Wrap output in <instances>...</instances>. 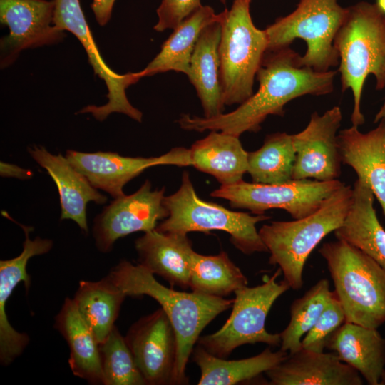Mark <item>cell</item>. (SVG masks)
<instances>
[{
  "instance_id": "35",
  "label": "cell",
  "mask_w": 385,
  "mask_h": 385,
  "mask_svg": "<svg viewBox=\"0 0 385 385\" xmlns=\"http://www.w3.org/2000/svg\"><path fill=\"white\" fill-rule=\"evenodd\" d=\"M202 5L200 0H162L156 12V31L175 29L185 19L195 12Z\"/></svg>"
},
{
  "instance_id": "4",
  "label": "cell",
  "mask_w": 385,
  "mask_h": 385,
  "mask_svg": "<svg viewBox=\"0 0 385 385\" xmlns=\"http://www.w3.org/2000/svg\"><path fill=\"white\" fill-rule=\"evenodd\" d=\"M352 192V188L344 184L311 215L293 221H272L259 230L270 253L269 263L279 266L291 289L302 287L307 260L322 240L343 223Z\"/></svg>"
},
{
  "instance_id": "25",
  "label": "cell",
  "mask_w": 385,
  "mask_h": 385,
  "mask_svg": "<svg viewBox=\"0 0 385 385\" xmlns=\"http://www.w3.org/2000/svg\"><path fill=\"white\" fill-rule=\"evenodd\" d=\"M189 150L192 165L213 176L220 185L236 183L247 172L248 152L237 136L212 130Z\"/></svg>"
},
{
  "instance_id": "13",
  "label": "cell",
  "mask_w": 385,
  "mask_h": 385,
  "mask_svg": "<svg viewBox=\"0 0 385 385\" xmlns=\"http://www.w3.org/2000/svg\"><path fill=\"white\" fill-rule=\"evenodd\" d=\"M165 187L152 190L146 180L131 195L115 198L93 220V236L97 249L109 252L120 238L133 232L153 230L169 215L163 200Z\"/></svg>"
},
{
  "instance_id": "19",
  "label": "cell",
  "mask_w": 385,
  "mask_h": 385,
  "mask_svg": "<svg viewBox=\"0 0 385 385\" xmlns=\"http://www.w3.org/2000/svg\"><path fill=\"white\" fill-rule=\"evenodd\" d=\"M270 385H362L355 369L337 354L317 352L302 348L288 354L274 368L265 372Z\"/></svg>"
},
{
  "instance_id": "23",
  "label": "cell",
  "mask_w": 385,
  "mask_h": 385,
  "mask_svg": "<svg viewBox=\"0 0 385 385\" xmlns=\"http://www.w3.org/2000/svg\"><path fill=\"white\" fill-rule=\"evenodd\" d=\"M350 207L343 223L334 231L337 240L359 249L385 268V230L374 207V195L358 178L352 188Z\"/></svg>"
},
{
  "instance_id": "14",
  "label": "cell",
  "mask_w": 385,
  "mask_h": 385,
  "mask_svg": "<svg viewBox=\"0 0 385 385\" xmlns=\"http://www.w3.org/2000/svg\"><path fill=\"white\" fill-rule=\"evenodd\" d=\"M342 120L339 106L322 115L314 112L307 127L292 135L296 153L292 180H336L341 173L342 159L337 131Z\"/></svg>"
},
{
  "instance_id": "40",
  "label": "cell",
  "mask_w": 385,
  "mask_h": 385,
  "mask_svg": "<svg viewBox=\"0 0 385 385\" xmlns=\"http://www.w3.org/2000/svg\"><path fill=\"white\" fill-rule=\"evenodd\" d=\"M380 385H385V370L383 372V374L381 376V379L379 383Z\"/></svg>"
},
{
  "instance_id": "28",
  "label": "cell",
  "mask_w": 385,
  "mask_h": 385,
  "mask_svg": "<svg viewBox=\"0 0 385 385\" xmlns=\"http://www.w3.org/2000/svg\"><path fill=\"white\" fill-rule=\"evenodd\" d=\"M220 21L210 6H203L185 19L163 42L160 52L143 69V77L173 71L188 76L190 59L202 31Z\"/></svg>"
},
{
  "instance_id": "6",
  "label": "cell",
  "mask_w": 385,
  "mask_h": 385,
  "mask_svg": "<svg viewBox=\"0 0 385 385\" xmlns=\"http://www.w3.org/2000/svg\"><path fill=\"white\" fill-rule=\"evenodd\" d=\"M251 1L234 0L230 9L220 13V80L225 106L240 105L254 93L255 78L267 52V36L253 24Z\"/></svg>"
},
{
  "instance_id": "18",
  "label": "cell",
  "mask_w": 385,
  "mask_h": 385,
  "mask_svg": "<svg viewBox=\"0 0 385 385\" xmlns=\"http://www.w3.org/2000/svg\"><path fill=\"white\" fill-rule=\"evenodd\" d=\"M28 152L56 185L61 205L60 220L74 221L82 232L87 234V204L94 202L103 205L107 202V197L99 192L62 154L53 155L45 147L38 145L29 147Z\"/></svg>"
},
{
  "instance_id": "12",
  "label": "cell",
  "mask_w": 385,
  "mask_h": 385,
  "mask_svg": "<svg viewBox=\"0 0 385 385\" xmlns=\"http://www.w3.org/2000/svg\"><path fill=\"white\" fill-rule=\"evenodd\" d=\"M54 0H0V21L9 34L0 40V66H11L24 50L61 43L65 31L53 23Z\"/></svg>"
},
{
  "instance_id": "24",
  "label": "cell",
  "mask_w": 385,
  "mask_h": 385,
  "mask_svg": "<svg viewBox=\"0 0 385 385\" xmlns=\"http://www.w3.org/2000/svg\"><path fill=\"white\" fill-rule=\"evenodd\" d=\"M53 327L67 342L68 364L73 375L88 384L103 385L99 343L73 299H65Z\"/></svg>"
},
{
  "instance_id": "15",
  "label": "cell",
  "mask_w": 385,
  "mask_h": 385,
  "mask_svg": "<svg viewBox=\"0 0 385 385\" xmlns=\"http://www.w3.org/2000/svg\"><path fill=\"white\" fill-rule=\"evenodd\" d=\"M66 158L96 189L114 199L123 196V188L150 167L162 165H192L190 150L172 148L158 157H125L115 152L85 153L68 150Z\"/></svg>"
},
{
  "instance_id": "2",
  "label": "cell",
  "mask_w": 385,
  "mask_h": 385,
  "mask_svg": "<svg viewBox=\"0 0 385 385\" xmlns=\"http://www.w3.org/2000/svg\"><path fill=\"white\" fill-rule=\"evenodd\" d=\"M107 276L126 297L146 295L161 306L173 327L178 343L172 384H188L186 366L200 333L217 316L232 306L234 299L168 288L143 266L125 260L112 267Z\"/></svg>"
},
{
  "instance_id": "38",
  "label": "cell",
  "mask_w": 385,
  "mask_h": 385,
  "mask_svg": "<svg viewBox=\"0 0 385 385\" xmlns=\"http://www.w3.org/2000/svg\"><path fill=\"white\" fill-rule=\"evenodd\" d=\"M385 120V103L384 105L381 107L379 112L376 113L375 118H374V123H377L380 120Z\"/></svg>"
},
{
  "instance_id": "31",
  "label": "cell",
  "mask_w": 385,
  "mask_h": 385,
  "mask_svg": "<svg viewBox=\"0 0 385 385\" xmlns=\"http://www.w3.org/2000/svg\"><path fill=\"white\" fill-rule=\"evenodd\" d=\"M295 158L292 135L270 134L258 150L248 152L247 173L254 183H286L292 180Z\"/></svg>"
},
{
  "instance_id": "9",
  "label": "cell",
  "mask_w": 385,
  "mask_h": 385,
  "mask_svg": "<svg viewBox=\"0 0 385 385\" xmlns=\"http://www.w3.org/2000/svg\"><path fill=\"white\" fill-rule=\"evenodd\" d=\"M279 267L262 284L243 287L235 292L232 312L217 332L200 337L197 344L220 358H226L237 347L247 344L264 343L277 346L281 344L279 334L269 333L265 329L268 313L274 302L290 289L281 275Z\"/></svg>"
},
{
  "instance_id": "26",
  "label": "cell",
  "mask_w": 385,
  "mask_h": 385,
  "mask_svg": "<svg viewBox=\"0 0 385 385\" xmlns=\"http://www.w3.org/2000/svg\"><path fill=\"white\" fill-rule=\"evenodd\" d=\"M220 36V21L203 29L193 51L188 74L206 118L222 113L225 106L220 80L218 47Z\"/></svg>"
},
{
  "instance_id": "7",
  "label": "cell",
  "mask_w": 385,
  "mask_h": 385,
  "mask_svg": "<svg viewBox=\"0 0 385 385\" xmlns=\"http://www.w3.org/2000/svg\"><path fill=\"white\" fill-rule=\"evenodd\" d=\"M163 203L169 215L156 227L159 232L207 234L220 230L228 233L232 244L245 255L268 252L256 225L270 219V216L232 211L201 200L187 171L183 173L178 190L165 196Z\"/></svg>"
},
{
  "instance_id": "21",
  "label": "cell",
  "mask_w": 385,
  "mask_h": 385,
  "mask_svg": "<svg viewBox=\"0 0 385 385\" xmlns=\"http://www.w3.org/2000/svg\"><path fill=\"white\" fill-rule=\"evenodd\" d=\"M337 138L342 162L369 185L385 216V120L366 133L352 125Z\"/></svg>"
},
{
  "instance_id": "37",
  "label": "cell",
  "mask_w": 385,
  "mask_h": 385,
  "mask_svg": "<svg viewBox=\"0 0 385 385\" xmlns=\"http://www.w3.org/2000/svg\"><path fill=\"white\" fill-rule=\"evenodd\" d=\"M0 175L1 177L15 178L24 180L31 179L34 173L30 169H25L15 164L1 161Z\"/></svg>"
},
{
  "instance_id": "39",
  "label": "cell",
  "mask_w": 385,
  "mask_h": 385,
  "mask_svg": "<svg viewBox=\"0 0 385 385\" xmlns=\"http://www.w3.org/2000/svg\"><path fill=\"white\" fill-rule=\"evenodd\" d=\"M381 11L385 14V0H377L376 4Z\"/></svg>"
},
{
  "instance_id": "41",
  "label": "cell",
  "mask_w": 385,
  "mask_h": 385,
  "mask_svg": "<svg viewBox=\"0 0 385 385\" xmlns=\"http://www.w3.org/2000/svg\"><path fill=\"white\" fill-rule=\"evenodd\" d=\"M222 4H225L226 0H220Z\"/></svg>"
},
{
  "instance_id": "22",
  "label": "cell",
  "mask_w": 385,
  "mask_h": 385,
  "mask_svg": "<svg viewBox=\"0 0 385 385\" xmlns=\"http://www.w3.org/2000/svg\"><path fill=\"white\" fill-rule=\"evenodd\" d=\"M325 348L355 369L369 385H379L385 370V339L377 329L344 322L328 337Z\"/></svg>"
},
{
  "instance_id": "5",
  "label": "cell",
  "mask_w": 385,
  "mask_h": 385,
  "mask_svg": "<svg viewBox=\"0 0 385 385\" xmlns=\"http://www.w3.org/2000/svg\"><path fill=\"white\" fill-rule=\"evenodd\" d=\"M332 279L345 322L378 329L385 323V268L359 249L341 240L319 249Z\"/></svg>"
},
{
  "instance_id": "34",
  "label": "cell",
  "mask_w": 385,
  "mask_h": 385,
  "mask_svg": "<svg viewBox=\"0 0 385 385\" xmlns=\"http://www.w3.org/2000/svg\"><path fill=\"white\" fill-rule=\"evenodd\" d=\"M345 322L342 306L334 291L330 301L302 340L303 349L323 352L330 334Z\"/></svg>"
},
{
  "instance_id": "10",
  "label": "cell",
  "mask_w": 385,
  "mask_h": 385,
  "mask_svg": "<svg viewBox=\"0 0 385 385\" xmlns=\"http://www.w3.org/2000/svg\"><path fill=\"white\" fill-rule=\"evenodd\" d=\"M344 185L337 179L291 180L276 184L247 183L242 180L232 185H220L210 196L227 200L231 207L249 210L254 215H263L271 209L284 210L296 220L315 212Z\"/></svg>"
},
{
  "instance_id": "1",
  "label": "cell",
  "mask_w": 385,
  "mask_h": 385,
  "mask_svg": "<svg viewBox=\"0 0 385 385\" xmlns=\"http://www.w3.org/2000/svg\"><path fill=\"white\" fill-rule=\"evenodd\" d=\"M299 57L289 46L267 51L256 76L257 91L236 109L211 118L185 113L178 123L185 130L222 131L240 137L259 131L268 115L284 116L285 105L294 98L331 93L337 71L302 66Z\"/></svg>"
},
{
  "instance_id": "20",
  "label": "cell",
  "mask_w": 385,
  "mask_h": 385,
  "mask_svg": "<svg viewBox=\"0 0 385 385\" xmlns=\"http://www.w3.org/2000/svg\"><path fill=\"white\" fill-rule=\"evenodd\" d=\"M138 263L171 287L190 288L191 255L194 251L187 234L162 232L155 229L145 232L135 242Z\"/></svg>"
},
{
  "instance_id": "30",
  "label": "cell",
  "mask_w": 385,
  "mask_h": 385,
  "mask_svg": "<svg viewBox=\"0 0 385 385\" xmlns=\"http://www.w3.org/2000/svg\"><path fill=\"white\" fill-rule=\"evenodd\" d=\"M247 284V278L225 252L215 255L192 252L190 280L192 292L224 297Z\"/></svg>"
},
{
  "instance_id": "33",
  "label": "cell",
  "mask_w": 385,
  "mask_h": 385,
  "mask_svg": "<svg viewBox=\"0 0 385 385\" xmlns=\"http://www.w3.org/2000/svg\"><path fill=\"white\" fill-rule=\"evenodd\" d=\"M103 385H148L139 370L125 337L114 325L99 344Z\"/></svg>"
},
{
  "instance_id": "11",
  "label": "cell",
  "mask_w": 385,
  "mask_h": 385,
  "mask_svg": "<svg viewBox=\"0 0 385 385\" xmlns=\"http://www.w3.org/2000/svg\"><path fill=\"white\" fill-rule=\"evenodd\" d=\"M53 23L59 29L73 34L83 46L93 71L106 83L108 101L102 106L89 105L79 113H91L103 121L113 113H123L141 123L143 113L126 96V89L143 78L140 71L119 74L105 63L91 34L79 0H54Z\"/></svg>"
},
{
  "instance_id": "3",
  "label": "cell",
  "mask_w": 385,
  "mask_h": 385,
  "mask_svg": "<svg viewBox=\"0 0 385 385\" xmlns=\"http://www.w3.org/2000/svg\"><path fill=\"white\" fill-rule=\"evenodd\" d=\"M339 56L342 91L353 94L352 125L364 123L361 99L367 76L376 79V88H385V14L376 4L360 1L349 7L347 16L334 42Z\"/></svg>"
},
{
  "instance_id": "8",
  "label": "cell",
  "mask_w": 385,
  "mask_h": 385,
  "mask_svg": "<svg viewBox=\"0 0 385 385\" xmlns=\"http://www.w3.org/2000/svg\"><path fill=\"white\" fill-rule=\"evenodd\" d=\"M348 11L349 7L342 6L338 0H300L292 12L265 29L267 51L289 47L301 38L307 44L305 53L299 57L301 66L318 71L339 66L334 42Z\"/></svg>"
},
{
  "instance_id": "32",
  "label": "cell",
  "mask_w": 385,
  "mask_h": 385,
  "mask_svg": "<svg viewBox=\"0 0 385 385\" xmlns=\"http://www.w3.org/2000/svg\"><path fill=\"white\" fill-rule=\"evenodd\" d=\"M333 291L329 289L327 279H322L302 297L295 299L290 307V320L279 333L280 349L289 354L302 347V338L314 326L331 299Z\"/></svg>"
},
{
  "instance_id": "29",
  "label": "cell",
  "mask_w": 385,
  "mask_h": 385,
  "mask_svg": "<svg viewBox=\"0 0 385 385\" xmlns=\"http://www.w3.org/2000/svg\"><path fill=\"white\" fill-rule=\"evenodd\" d=\"M125 297L108 276L95 282L80 281L73 299L99 344L111 332Z\"/></svg>"
},
{
  "instance_id": "17",
  "label": "cell",
  "mask_w": 385,
  "mask_h": 385,
  "mask_svg": "<svg viewBox=\"0 0 385 385\" xmlns=\"http://www.w3.org/2000/svg\"><path fill=\"white\" fill-rule=\"evenodd\" d=\"M16 223L25 235L22 252L17 257L0 261V363L4 366L10 365L19 357L30 341L26 333L17 332L9 323L6 303L21 282H24L26 292L29 291L31 281L26 266L29 259L48 253L53 245L51 240L38 236L30 239L29 232L33 228Z\"/></svg>"
},
{
  "instance_id": "27",
  "label": "cell",
  "mask_w": 385,
  "mask_h": 385,
  "mask_svg": "<svg viewBox=\"0 0 385 385\" xmlns=\"http://www.w3.org/2000/svg\"><path fill=\"white\" fill-rule=\"evenodd\" d=\"M288 354L281 349L272 351L267 347L252 357L227 360L214 356L197 344L191 356L200 370L199 385H234L259 377L284 361Z\"/></svg>"
},
{
  "instance_id": "36",
  "label": "cell",
  "mask_w": 385,
  "mask_h": 385,
  "mask_svg": "<svg viewBox=\"0 0 385 385\" xmlns=\"http://www.w3.org/2000/svg\"><path fill=\"white\" fill-rule=\"evenodd\" d=\"M115 0H93L91 8L98 24L103 26L110 21Z\"/></svg>"
},
{
  "instance_id": "16",
  "label": "cell",
  "mask_w": 385,
  "mask_h": 385,
  "mask_svg": "<svg viewBox=\"0 0 385 385\" xmlns=\"http://www.w3.org/2000/svg\"><path fill=\"white\" fill-rule=\"evenodd\" d=\"M125 339L148 385L172 384L178 343L162 308L136 321Z\"/></svg>"
}]
</instances>
